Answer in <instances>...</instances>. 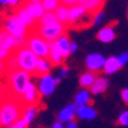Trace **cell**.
Here are the masks:
<instances>
[{
	"mask_svg": "<svg viewBox=\"0 0 128 128\" xmlns=\"http://www.w3.org/2000/svg\"><path fill=\"white\" fill-rule=\"evenodd\" d=\"M14 56L18 59V69L28 72L30 74H35L39 58L30 48H28L27 46H21L15 50Z\"/></svg>",
	"mask_w": 128,
	"mask_h": 128,
	"instance_id": "6da1fadb",
	"label": "cell"
},
{
	"mask_svg": "<svg viewBox=\"0 0 128 128\" xmlns=\"http://www.w3.org/2000/svg\"><path fill=\"white\" fill-rule=\"evenodd\" d=\"M30 73L28 72H24L22 69H14V70H10L9 73V84H10V88H12L13 92L18 97H22L27 89V86H29V83L31 82L30 81Z\"/></svg>",
	"mask_w": 128,
	"mask_h": 128,
	"instance_id": "7a4b0ae2",
	"label": "cell"
},
{
	"mask_svg": "<svg viewBox=\"0 0 128 128\" xmlns=\"http://www.w3.org/2000/svg\"><path fill=\"white\" fill-rule=\"evenodd\" d=\"M50 45L51 43H48L42 36H39L35 31L26 38L23 46L30 48L38 58H48L50 53Z\"/></svg>",
	"mask_w": 128,
	"mask_h": 128,
	"instance_id": "3957f363",
	"label": "cell"
},
{
	"mask_svg": "<svg viewBox=\"0 0 128 128\" xmlns=\"http://www.w3.org/2000/svg\"><path fill=\"white\" fill-rule=\"evenodd\" d=\"M20 118V107L14 102H5L0 104V126L8 127Z\"/></svg>",
	"mask_w": 128,
	"mask_h": 128,
	"instance_id": "277c9868",
	"label": "cell"
},
{
	"mask_svg": "<svg viewBox=\"0 0 128 128\" xmlns=\"http://www.w3.org/2000/svg\"><path fill=\"white\" fill-rule=\"evenodd\" d=\"M66 26L60 22H54V23L45 24V26H38L36 29V32L39 36H42L43 38L48 43H53L57 40L59 37L65 35Z\"/></svg>",
	"mask_w": 128,
	"mask_h": 128,
	"instance_id": "5b68a950",
	"label": "cell"
},
{
	"mask_svg": "<svg viewBox=\"0 0 128 128\" xmlns=\"http://www.w3.org/2000/svg\"><path fill=\"white\" fill-rule=\"evenodd\" d=\"M4 29L12 36H27L28 27L20 20L18 15H12L5 21Z\"/></svg>",
	"mask_w": 128,
	"mask_h": 128,
	"instance_id": "8992f818",
	"label": "cell"
},
{
	"mask_svg": "<svg viewBox=\"0 0 128 128\" xmlns=\"http://www.w3.org/2000/svg\"><path fill=\"white\" fill-rule=\"evenodd\" d=\"M57 84L54 82V78L50 73L40 75L38 78V92L42 96H50L56 91Z\"/></svg>",
	"mask_w": 128,
	"mask_h": 128,
	"instance_id": "52a82bcc",
	"label": "cell"
},
{
	"mask_svg": "<svg viewBox=\"0 0 128 128\" xmlns=\"http://www.w3.org/2000/svg\"><path fill=\"white\" fill-rule=\"evenodd\" d=\"M106 58L100 53H90L86 56V67L88 68L89 72H97L102 70L104 68V64Z\"/></svg>",
	"mask_w": 128,
	"mask_h": 128,
	"instance_id": "ba28073f",
	"label": "cell"
},
{
	"mask_svg": "<svg viewBox=\"0 0 128 128\" xmlns=\"http://www.w3.org/2000/svg\"><path fill=\"white\" fill-rule=\"evenodd\" d=\"M52 45H53V48L56 50L59 51V53L64 57V59H66V58H68L70 56V39L66 34L62 35L61 37H59L57 40H54L52 43Z\"/></svg>",
	"mask_w": 128,
	"mask_h": 128,
	"instance_id": "9c48e42d",
	"label": "cell"
},
{
	"mask_svg": "<svg viewBox=\"0 0 128 128\" xmlns=\"http://www.w3.org/2000/svg\"><path fill=\"white\" fill-rule=\"evenodd\" d=\"M76 107L78 106L74 103H72V104H68L67 106H65L64 108H61L57 116V121L61 122V124H64V122L67 124V122L72 121L74 119V116H76Z\"/></svg>",
	"mask_w": 128,
	"mask_h": 128,
	"instance_id": "30bf717a",
	"label": "cell"
},
{
	"mask_svg": "<svg viewBox=\"0 0 128 128\" xmlns=\"http://www.w3.org/2000/svg\"><path fill=\"white\" fill-rule=\"evenodd\" d=\"M86 13L88 12H86L81 5L68 7V23L76 24L78 21H81V20L84 18V15H86Z\"/></svg>",
	"mask_w": 128,
	"mask_h": 128,
	"instance_id": "8fae6325",
	"label": "cell"
},
{
	"mask_svg": "<svg viewBox=\"0 0 128 128\" xmlns=\"http://www.w3.org/2000/svg\"><path fill=\"white\" fill-rule=\"evenodd\" d=\"M22 6L27 9V12L31 15V18L35 21H38L39 18L43 16V14L45 13L40 2H24Z\"/></svg>",
	"mask_w": 128,
	"mask_h": 128,
	"instance_id": "7c38bea8",
	"label": "cell"
},
{
	"mask_svg": "<svg viewBox=\"0 0 128 128\" xmlns=\"http://www.w3.org/2000/svg\"><path fill=\"white\" fill-rule=\"evenodd\" d=\"M76 116L82 120H94L97 116V111L91 105H82L76 107Z\"/></svg>",
	"mask_w": 128,
	"mask_h": 128,
	"instance_id": "4fadbf2b",
	"label": "cell"
},
{
	"mask_svg": "<svg viewBox=\"0 0 128 128\" xmlns=\"http://www.w3.org/2000/svg\"><path fill=\"white\" fill-rule=\"evenodd\" d=\"M116 37V30L112 26H106V27L99 29L97 32V39L102 43H111L113 42L114 38Z\"/></svg>",
	"mask_w": 128,
	"mask_h": 128,
	"instance_id": "5bb4252c",
	"label": "cell"
},
{
	"mask_svg": "<svg viewBox=\"0 0 128 128\" xmlns=\"http://www.w3.org/2000/svg\"><path fill=\"white\" fill-rule=\"evenodd\" d=\"M120 68H121V65H120L119 60H118V57L113 56V57L106 58L103 70H104V73L106 75H112L114 73H116Z\"/></svg>",
	"mask_w": 128,
	"mask_h": 128,
	"instance_id": "9a60e30c",
	"label": "cell"
},
{
	"mask_svg": "<svg viewBox=\"0 0 128 128\" xmlns=\"http://www.w3.org/2000/svg\"><path fill=\"white\" fill-rule=\"evenodd\" d=\"M108 80L104 76H97L96 78L95 83L92 84V86L90 88V94H92V95H99V94H103L105 92L108 88Z\"/></svg>",
	"mask_w": 128,
	"mask_h": 128,
	"instance_id": "2e32d148",
	"label": "cell"
},
{
	"mask_svg": "<svg viewBox=\"0 0 128 128\" xmlns=\"http://www.w3.org/2000/svg\"><path fill=\"white\" fill-rule=\"evenodd\" d=\"M0 46L7 51L15 50V44H14V36L8 34L6 30H0Z\"/></svg>",
	"mask_w": 128,
	"mask_h": 128,
	"instance_id": "e0dca14e",
	"label": "cell"
},
{
	"mask_svg": "<svg viewBox=\"0 0 128 128\" xmlns=\"http://www.w3.org/2000/svg\"><path fill=\"white\" fill-rule=\"evenodd\" d=\"M104 4V0H81L80 5L90 14H96L99 12Z\"/></svg>",
	"mask_w": 128,
	"mask_h": 128,
	"instance_id": "ac0fdd59",
	"label": "cell"
},
{
	"mask_svg": "<svg viewBox=\"0 0 128 128\" xmlns=\"http://www.w3.org/2000/svg\"><path fill=\"white\" fill-rule=\"evenodd\" d=\"M90 100H91V94L89 90L82 89L78 91L74 97V104L76 106H82V105H89Z\"/></svg>",
	"mask_w": 128,
	"mask_h": 128,
	"instance_id": "d6986e66",
	"label": "cell"
},
{
	"mask_svg": "<svg viewBox=\"0 0 128 128\" xmlns=\"http://www.w3.org/2000/svg\"><path fill=\"white\" fill-rule=\"evenodd\" d=\"M22 97H23V100L26 102V103H28L29 105L32 104L37 99V97H38V90H37V86H36L32 82H30Z\"/></svg>",
	"mask_w": 128,
	"mask_h": 128,
	"instance_id": "ffe728a7",
	"label": "cell"
},
{
	"mask_svg": "<svg viewBox=\"0 0 128 128\" xmlns=\"http://www.w3.org/2000/svg\"><path fill=\"white\" fill-rule=\"evenodd\" d=\"M96 78H97V75L94 72H86V73H83V74L80 76V86L83 88V89H88V88H91L92 84L95 83Z\"/></svg>",
	"mask_w": 128,
	"mask_h": 128,
	"instance_id": "44dd1931",
	"label": "cell"
},
{
	"mask_svg": "<svg viewBox=\"0 0 128 128\" xmlns=\"http://www.w3.org/2000/svg\"><path fill=\"white\" fill-rule=\"evenodd\" d=\"M52 62H51L48 58H39L38 62H37V67H36V73L35 74H38L39 76L44 74H48V72L52 68Z\"/></svg>",
	"mask_w": 128,
	"mask_h": 128,
	"instance_id": "7402d4cb",
	"label": "cell"
},
{
	"mask_svg": "<svg viewBox=\"0 0 128 128\" xmlns=\"http://www.w3.org/2000/svg\"><path fill=\"white\" fill-rule=\"evenodd\" d=\"M37 113H38V107L36 106V105H34V104H30L24 108L23 116H22V118L24 119V121L27 122V125L29 126L30 124L34 121V119L36 118Z\"/></svg>",
	"mask_w": 128,
	"mask_h": 128,
	"instance_id": "603a6c76",
	"label": "cell"
},
{
	"mask_svg": "<svg viewBox=\"0 0 128 128\" xmlns=\"http://www.w3.org/2000/svg\"><path fill=\"white\" fill-rule=\"evenodd\" d=\"M16 15H18V18H20V20H21L22 22H23L26 26H27L28 28H31L34 27V24H35V20H34L32 18H31V15L29 14V13L27 12V9L24 8L23 6L20 7V9L18 10V13H16Z\"/></svg>",
	"mask_w": 128,
	"mask_h": 128,
	"instance_id": "cb8c5ba5",
	"label": "cell"
},
{
	"mask_svg": "<svg viewBox=\"0 0 128 128\" xmlns=\"http://www.w3.org/2000/svg\"><path fill=\"white\" fill-rule=\"evenodd\" d=\"M54 13H56V16H57V18H58V22L65 24V26L68 23V7L67 6H65V5L61 4V5L54 10Z\"/></svg>",
	"mask_w": 128,
	"mask_h": 128,
	"instance_id": "d4e9b609",
	"label": "cell"
},
{
	"mask_svg": "<svg viewBox=\"0 0 128 128\" xmlns=\"http://www.w3.org/2000/svg\"><path fill=\"white\" fill-rule=\"evenodd\" d=\"M48 60H50L51 62H52V65L53 66L61 65V64L64 62V60H65L62 56L59 53V51H57L56 48H53L52 43H51V45H50V53H48Z\"/></svg>",
	"mask_w": 128,
	"mask_h": 128,
	"instance_id": "484cf974",
	"label": "cell"
},
{
	"mask_svg": "<svg viewBox=\"0 0 128 128\" xmlns=\"http://www.w3.org/2000/svg\"><path fill=\"white\" fill-rule=\"evenodd\" d=\"M58 22V18L56 16L54 12H45L43 16L38 20V26H45V24H50Z\"/></svg>",
	"mask_w": 128,
	"mask_h": 128,
	"instance_id": "4316f807",
	"label": "cell"
},
{
	"mask_svg": "<svg viewBox=\"0 0 128 128\" xmlns=\"http://www.w3.org/2000/svg\"><path fill=\"white\" fill-rule=\"evenodd\" d=\"M40 4L45 12H54L61 5V0H42Z\"/></svg>",
	"mask_w": 128,
	"mask_h": 128,
	"instance_id": "83f0119b",
	"label": "cell"
},
{
	"mask_svg": "<svg viewBox=\"0 0 128 128\" xmlns=\"http://www.w3.org/2000/svg\"><path fill=\"white\" fill-rule=\"evenodd\" d=\"M8 61L6 62L7 68H9L10 70H14V69H18V59L15 57L14 54H12L10 57L8 58Z\"/></svg>",
	"mask_w": 128,
	"mask_h": 128,
	"instance_id": "f1b7e54d",
	"label": "cell"
},
{
	"mask_svg": "<svg viewBox=\"0 0 128 128\" xmlns=\"http://www.w3.org/2000/svg\"><path fill=\"white\" fill-rule=\"evenodd\" d=\"M118 124L127 127L128 126V111H124L122 113L119 114V116H118Z\"/></svg>",
	"mask_w": 128,
	"mask_h": 128,
	"instance_id": "f546056e",
	"label": "cell"
},
{
	"mask_svg": "<svg viewBox=\"0 0 128 128\" xmlns=\"http://www.w3.org/2000/svg\"><path fill=\"white\" fill-rule=\"evenodd\" d=\"M104 16H105V14H104V12H103V10L97 12L92 16V24H94V26H99V24L102 23V21H103Z\"/></svg>",
	"mask_w": 128,
	"mask_h": 128,
	"instance_id": "4dcf8cb0",
	"label": "cell"
},
{
	"mask_svg": "<svg viewBox=\"0 0 128 128\" xmlns=\"http://www.w3.org/2000/svg\"><path fill=\"white\" fill-rule=\"evenodd\" d=\"M116 57H118V60H119L121 67H124L126 64H128V51H126V52H124V53L119 54V56H116Z\"/></svg>",
	"mask_w": 128,
	"mask_h": 128,
	"instance_id": "1f68e13d",
	"label": "cell"
},
{
	"mask_svg": "<svg viewBox=\"0 0 128 128\" xmlns=\"http://www.w3.org/2000/svg\"><path fill=\"white\" fill-rule=\"evenodd\" d=\"M12 56V52L10 51H7L5 48H2L0 46V59L1 60H7L9 57Z\"/></svg>",
	"mask_w": 128,
	"mask_h": 128,
	"instance_id": "d6a6232c",
	"label": "cell"
},
{
	"mask_svg": "<svg viewBox=\"0 0 128 128\" xmlns=\"http://www.w3.org/2000/svg\"><path fill=\"white\" fill-rule=\"evenodd\" d=\"M81 0H61V4L65 5L67 7H72V6H76V5H80Z\"/></svg>",
	"mask_w": 128,
	"mask_h": 128,
	"instance_id": "836d02e7",
	"label": "cell"
},
{
	"mask_svg": "<svg viewBox=\"0 0 128 128\" xmlns=\"http://www.w3.org/2000/svg\"><path fill=\"white\" fill-rule=\"evenodd\" d=\"M15 126L18 128H27L28 125H27V122L24 121L23 118H18L16 121H15Z\"/></svg>",
	"mask_w": 128,
	"mask_h": 128,
	"instance_id": "e575fe53",
	"label": "cell"
},
{
	"mask_svg": "<svg viewBox=\"0 0 128 128\" xmlns=\"http://www.w3.org/2000/svg\"><path fill=\"white\" fill-rule=\"evenodd\" d=\"M68 74H69V69L67 67H65V66L59 70V76L61 78H65L66 76H68Z\"/></svg>",
	"mask_w": 128,
	"mask_h": 128,
	"instance_id": "d590c367",
	"label": "cell"
},
{
	"mask_svg": "<svg viewBox=\"0 0 128 128\" xmlns=\"http://www.w3.org/2000/svg\"><path fill=\"white\" fill-rule=\"evenodd\" d=\"M121 98L126 104H128V88H125V89L121 91Z\"/></svg>",
	"mask_w": 128,
	"mask_h": 128,
	"instance_id": "8d00e7d4",
	"label": "cell"
},
{
	"mask_svg": "<svg viewBox=\"0 0 128 128\" xmlns=\"http://www.w3.org/2000/svg\"><path fill=\"white\" fill-rule=\"evenodd\" d=\"M78 48V45L76 42H70V54H74Z\"/></svg>",
	"mask_w": 128,
	"mask_h": 128,
	"instance_id": "74e56055",
	"label": "cell"
},
{
	"mask_svg": "<svg viewBox=\"0 0 128 128\" xmlns=\"http://www.w3.org/2000/svg\"><path fill=\"white\" fill-rule=\"evenodd\" d=\"M66 128H78V122L74 121V120H72V121L67 122V125H66Z\"/></svg>",
	"mask_w": 128,
	"mask_h": 128,
	"instance_id": "f35d334b",
	"label": "cell"
},
{
	"mask_svg": "<svg viewBox=\"0 0 128 128\" xmlns=\"http://www.w3.org/2000/svg\"><path fill=\"white\" fill-rule=\"evenodd\" d=\"M21 1L22 0H8V5L12 7H16L21 4Z\"/></svg>",
	"mask_w": 128,
	"mask_h": 128,
	"instance_id": "ab89813d",
	"label": "cell"
},
{
	"mask_svg": "<svg viewBox=\"0 0 128 128\" xmlns=\"http://www.w3.org/2000/svg\"><path fill=\"white\" fill-rule=\"evenodd\" d=\"M7 68V66H6V62H5V60H1L0 59V74H2L4 70Z\"/></svg>",
	"mask_w": 128,
	"mask_h": 128,
	"instance_id": "60d3db41",
	"label": "cell"
},
{
	"mask_svg": "<svg viewBox=\"0 0 128 128\" xmlns=\"http://www.w3.org/2000/svg\"><path fill=\"white\" fill-rule=\"evenodd\" d=\"M51 128H66V126L64 125V124H61V122H59V121H56L53 125H52Z\"/></svg>",
	"mask_w": 128,
	"mask_h": 128,
	"instance_id": "b9f144b4",
	"label": "cell"
},
{
	"mask_svg": "<svg viewBox=\"0 0 128 128\" xmlns=\"http://www.w3.org/2000/svg\"><path fill=\"white\" fill-rule=\"evenodd\" d=\"M4 92H5V91H4V88L0 86V100H1V99H2V97H4Z\"/></svg>",
	"mask_w": 128,
	"mask_h": 128,
	"instance_id": "7bdbcfd3",
	"label": "cell"
},
{
	"mask_svg": "<svg viewBox=\"0 0 128 128\" xmlns=\"http://www.w3.org/2000/svg\"><path fill=\"white\" fill-rule=\"evenodd\" d=\"M54 82H56V84H59L60 82H61V78H60V76H57V78H54Z\"/></svg>",
	"mask_w": 128,
	"mask_h": 128,
	"instance_id": "ee69618b",
	"label": "cell"
},
{
	"mask_svg": "<svg viewBox=\"0 0 128 128\" xmlns=\"http://www.w3.org/2000/svg\"><path fill=\"white\" fill-rule=\"evenodd\" d=\"M24 2H42V0H24Z\"/></svg>",
	"mask_w": 128,
	"mask_h": 128,
	"instance_id": "f6af8a7d",
	"label": "cell"
},
{
	"mask_svg": "<svg viewBox=\"0 0 128 128\" xmlns=\"http://www.w3.org/2000/svg\"><path fill=\"white\" fill-rule=\"evenodd\" d=\"M0 5H4V6L8 5V0H0Z\"/></svg>",
	"mask_w": 128,
	"mask_h": 128,
	"instance_id": "bcb514c9",
	"label": "cell"
},
{
	"mask_svg": "<svg viewBox=\"0 0 128 128\" xmlns=\"http://www.w3.org/2000/svg\"><path fill=\"white\" fill-rule=\"evenodd\" d=\"M7 128H18V127H16V126H15V124H13V125L8 126V127H7Z\"/></svg>",
	"mask_w": 128,
	"mask_h": 128,
	"instance_id": "7dc6e473",
	"label": "cell"
}]
</instances>
